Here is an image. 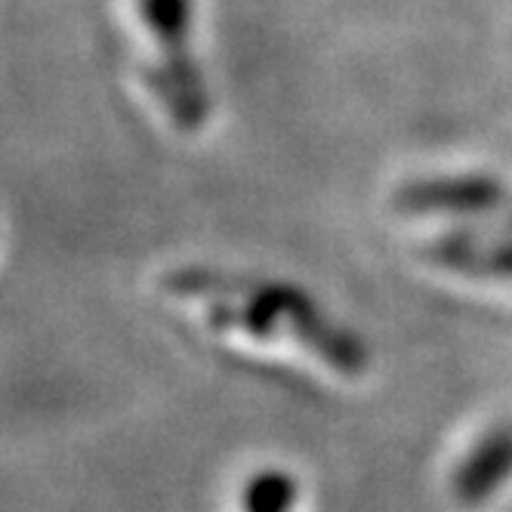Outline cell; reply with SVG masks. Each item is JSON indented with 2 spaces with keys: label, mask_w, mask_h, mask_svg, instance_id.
<instances>
[{
  "label": "cell",
  "mask_w": 512,
  "mask_h": 512,
  "mask_svg": "<svg viewBox=\"0 0 512 512\" xmlns=\"http://www.w3.org/2000/svg\"><path fill=\"white\" fill-rule=\"evenodd\" d=\"M158 306L207 346L229 355L355 383L368 374L364 343L303 287L247 269L179 263L152 278Z\"/></svg>",
  "instance_id": "cell-1"
},
{
  "label": "cell",
  "mask_w": 512,
  "mask_h": 512,
  "mask_svg": "<svg viewBox=\"0 0 512 512\" xmlns=\"http://www.w3.org/2000/svg\"><path fill=\"white\" fill-rule=\"evenodd\" d=\"M133 87L155 124L179 139L204 133L210 90L192 47V0H130Z\"/></svg>",
  "instance_id": "cell-2"
},
{
  "label": "cell",
  "mask_w": 512,
  "mask_h": 512,
  "mask_svg": "<svg viewBox=\"0 0 512 512\" xmlns=\"http://www.w3.org/2000/svg\"><path fill=\"white\" fill-rule=\"evenodd\" d=\"M401 216L435 219L442 229L512 232V186L488 170H429L398 182Z\"/></svg>",
  "instance_id": "cell-3"
},
{
  "label": "cell",
  "mask_w": 512,
  "mask_h": 512,
  "mask_svg": "<svg viewBox=\"0 0 512 512\" xmlns=\"http://www.w3.org/2000/svg\"><path fill=\"white\" fill-rule=\"evenodd\" d=\"M512 485V420H488L463 438L445 466V491L460 509H482Z\"/></svg>",
  "instance_id": "cell-4"
},
{
  "label": "cell",
  "mask_w": 512,
  "mask_h": 512,
  "mask_svg": "<svg viewBox=\"0 0 512 512\" xmlns=\"http://www.w3.org/2000/svg\"><path fill=\"white\" fill-rule=\"evenodd\" d=\"M420 256L448 278L512 290V232L438 229L426 238Z\"/></svg>",
  "instance_id": "cell-5"
},
{
  "label": "cell",
  "mask_w": 512,
  "mask_h": 512,
  "mask_svg": "<svg viewBox=\"0 0 512 512\" xmlns=\"http://www.w3.org/2000/svg\"><path fill=\"white\" fill-rule=\"evenodd\" d=\"M303 485L290 469L263 463L238 475L229 491V512H300Z\"/></svg>",
  "instance_id": "cell-6"
}]
</instances>
